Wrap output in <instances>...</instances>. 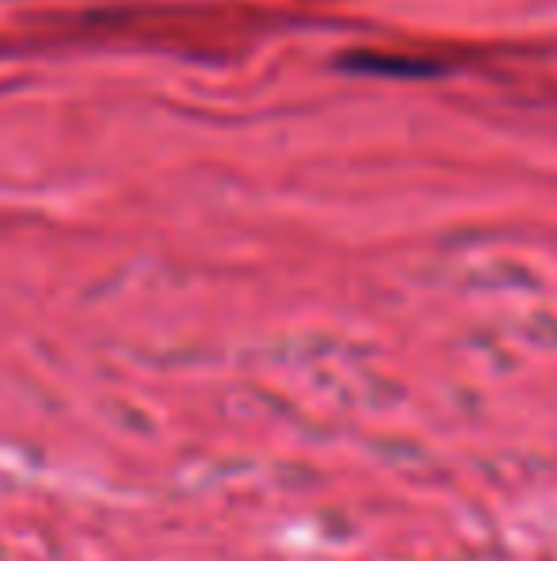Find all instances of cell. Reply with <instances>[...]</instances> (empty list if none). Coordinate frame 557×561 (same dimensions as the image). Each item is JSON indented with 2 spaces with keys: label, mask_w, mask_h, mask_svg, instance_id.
<instances>
[{
  "label": "cell",
  "mask_w": 557,
  "mask_h": 561,
  "mask_svg": "<svg viewBox=\"0 0 557 561\" xmlns=\"http://www.w3.org/2000/svg\"><path fill=\"white\" fill-rule=\"evenodd\" d=\"M351 69H371V73H402V77H428L436 69L428 61H409V58H386V54H356L348 58Z\"/></svg>",
  "instance_id": "1"
}]
</instances>
